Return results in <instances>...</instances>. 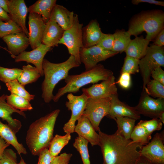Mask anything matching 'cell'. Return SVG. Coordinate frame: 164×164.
I'll list each match as a JSON object with an SVG mask.
<instances>
[{"mask_svg": "<svg viewBox=\"0 0 164 164\" xmlns=\"http://www.w3.org/2000/svg\"><path fill=\"white\" fill-rule=\"evenodd\" d=\"M71 139L70 134L68 133L63 136L56 135L53 137L48 148L51 155L53 157L57 155L63 148L68 144Z\"/></svg>", "mask_w": 164, "mask_h": 164, "instance_id": "cell-30", "label": "cell"}, {"mask_svg": "<svg viewBox=\"0 0 164 164\" xmlns=\"http://www.w3.org/2000/svg\"><path fill=\"white\" fill-rule=\"evenodd\" d=\"M56 109L32 122L26 137L27 145L32 154L39 155L41 151L48 148L53 136L54 127L60 112Z\"/></svg>", "mask_w": 164, "mask_h": 164, "instance_id": "cell-2", "label": "cell"}, {"mask_svg": "<svg viewBox=\"0 0 164 164\" xmlns=\"http://www.w3.org/2000/svg\"><path fill=\"white\" fill-rule=\"evenodd\" d=\"M16 154L12 149H6L0 160V164H17Z\"/></svg>", "mask_w": 164, "mask_h": 164, "instance_id": "cell-41", "label": "cell"}, {"mask_svg": "<svg viewBox=\"0 0 164 164\" xmlns=\"http://www.w3.org/2000/svg\"><path fill=\"white\" fill-rule=\"evenodd\" d=\"M136 164H150V163L146 159L141 156Z\"/></svg>", "mask_w": 164, "mask_h": 164, "instance_id": "cell-51", "label": "cell"}, {"mask_svg": "<svg viewBox=\"0 0 164 164\" xmlns=\"http://www.w3.org/2000/svg\"><path fill=\"white\" fill-rule=\"evenodd\" d=\"M74 132L87 140L92 146L99 145V135L94 129L89 120L82 115L77 120Z\"/></svg>", "mask_w": 164, "mask_h": 164, "instance_id": "cell-20", "label": "cell"}, {"mask_svg": "<svg viewBox=\"0 0 164 164\" xmlns=\"http://www.w3.org/2000/svg\"><path fill=\"white\" fill-rule=\"evenodd\" d=\"M7 95L3 94L0 96V118L3 121H5L8 125L16 134L21 129L22 124L20 121L13 118L12 114L14 113H17L25 118H26V115L23 112L15 109L7 103Z\"/></svg>", "mask_w": 164, "mask_h": 164, "instance_id": "cell-18", "label": "cell"}, {"mask_svg": "<svg viewBox=\"0 0 164 164\" xmlns=\"http://www.w3.org/2000/svg\"><path fill=\"white\" fill-rule=\"evenodd\" d=\"M139 60L126 56L120 71L121 74L127 73L131 75L139 72Z\"/></svg>", "mask_w": 164, "mask_h": 164, "instance_id": "cell-38", "label": "cell"}, {"mask_svg": "<svg viewBox=\"0 0 164 164\" xmlns=\"http://www.w3.org/2000/svg\"><path fill=\"white\" fill-rule=\"evenodd\" d=\"M164 67V48L152 44L148 46L145 55L139 63V71L142 79L143 91L151 80L152 71L157 67Z\"/></svg>", "mask_w": 164, "mask_h": 164, "instance_id": "cell-6", "label": "cell"}, {"mask_svg": "<svg viewBox=\"0 0 164 164\" xmlns=\"http://www.w3.org/2000/svg\"><path fill=\"white\" fill-rule=\"evenodd\" d=\"M8 90L11 94L24 97L30 101L34 99L35 95L30 94L22 85L17 80L5 83Z\"/></svg>", "mask_w": 164, "mask_h": 164, "instance_id": "cell-33", "label": "cell"}, {"mask_svg": "<svg viewBox=\"0 0 164 164\" xmlns=\"http://www.w3.org/2000/svg\"><path fill=\"white\" fill-rule=\"evenodd\" d=\"M56 2V0H38L28 8V12L29 13L40 15L46 23L50 20L51 12Z\"/></svg>", "mask_w": 164, "mask_h": 164, "instance_id": "cell-25", "label": "cell"}, {"mask_svg": "<svg viewBox=\"0 0 164 164\" xmlns=\"http://www.w3.org/2000/svg\"><path fill=\"white\" fill-rule=\"evenodd\" d=\"M118 83L123 89H129L131 85V75L127 73H121V76L116 83Z\"/></svg>", "mask_w": 164, "mask_h": 164, "instance_id": "cell-43", "label": "cell"}, {"mask_svg": "<svg viewBox=\"0 0 164 164\" xmlns=\"http://www.w3.org/2000/svg\"><path fill=\"white\" fill-rule=\"evenodd\" d=\"M80 65L75 57L71 55L66 61L60 63H54L43 59L42 67L44 78L41 84V96L46 103H49L53 100V90L57 84L66 78L70 69L77 67Z\"/></svg>", "mask_w": 164, "mask_h": 164, "instance_id": "cell-3", "label": "cell"}, {"mask_svg": "<svg viewBox=\"0 0 164 164\" xmlns=\"http://www.w3.org/2000/svg\"><path fill=\"white\" fill-rule=\"evenodd\" d=\"M151 135L149 134L144 128L139 123L135 126L131 134L130 139L133 142L145 145L149 142Z\"/></svg>", "mask_w": 164, "mask_h": 164, "instance_id": "cell-32", "label": "cell"}, {"mask_svg": "<svg viewBox=\"0 0 164 164\" xmlns=\"http://www.w3.org/2000/svg\"><path fill=\"white\" fill-rule=\"evenodd\" d=\"M99 25L96 19L92 20L82 29L83 47L88 48L96 45L103 34Z\"/></svg>", "mask_w": 164, "mask_h": 164, "instance_id": "cell-22", "label": "cell"}, {"mask_svg": "<svg viewBox=\"0 0 164 164\" xmlns=\"http://www.w3.org/2000/svg\"><path fill=\"white\" fill-rule=\"evenodd\" d=\"M146 2L156 5L164 6V2L155 0H132V3L134 5H137L140 3Z\"/></svg>", "mask_w": 164, "mask_h": 164, "instance_id": "cell-47", "label": "cell"}, {"mask_svg": "<svg viewBox=\"0 0 164 164\" xmlns=\"http://www.w3.org/2000/svg\"><path fill=\"white\" fill-rule=\"evenodd\" d=\"M2 39L13 58L25 51L30 45L28 37L23 32L10 34Z\"/></svg>", "mask_w": 164, "mask_h": 164, "instance_id": "cell-19", "label": "cell"}, {"mask_svg": "<svg viewBox=\"0 0 164 164\" xmlns=\"http://www.w3.org/2000/svg\"><path fill=\"white\" fill-rule=\"evenodd\" d=\"M0 7L9 13V10L7 4V0H0Z\"/></svg>", "mask_w": 164, "mask_h": 164, "instance_id": "cell-50", "label": "cell"}, {"mask_svg": "<svg viewBox=\"0 0 164 164\" xmlns=\"http://www.w3.org/2000/svg\"><path fill=\"white\" fill-rule=\"evenodd\" d=\"M115 120L118 127L115 133L126 139H130L136 120L128 117H117Z\"/></svg>", "mask_w": 164, "mask_h": 164, "instance_id": "cell-27", "label": "cell"}, {"mask_svg": "<svg viewBox=\"0 0 164 164\" xmlns=\"http://www.w3.org/2000/svg\"><path fill=\"white\" fill-rule=\"evenodd\" d=\"M74 19V14L63 6L56 4L51 12L49 20L56 22L64 30L69 29L73 26Z\"/></svg>", "mask_w": 164, "mask_h": 164, "instance_id": "cell-21", "label": "cell"}, {"mask_svg": "<svg viewBox=\"0 0 164 164\" xmlns=\"http://www.w3.org/2000/svg\"><path fill=\"white\" fill-rule=\"evenodd\" d=\"M1 88H2V86L0 84V90H1Z\"/></svg>", "mask_w": 164, "mask_h": 164, "instance_id": "cell-54", "label": "cell"}, {"mask_svg": "<svg viewBox=\"0 0 164 164\" xmlns=\"http://www.w3.org/2000/svg\"><path fill=\"white\" fill-rule=\"evenodd\" d=\"M114 42V36L113 34L103 33L96 45L104 50L112 51Z\"/></svg>", "mask_w": 164, "mask_h": 164, "instance_id": "cell-40", "label": "cell"}, {"mask_svg": "<svg viewBox=\"0 0 164 164\" xmlns=\"http://www.w3.org/2000/svg\"><path fill=\"white\" fill-rule=\"evenodd\" d=\"M37 164H50L54 157L50 154L48 148L44 149L40 152Z\"/></svg>", "mask_w": 164, "mask_h": 164, "instance_id": "cell-42", "label": "cell"}, {"mask_svg": "<svg viewBox=\"0 0 164 164\" xmlns=\"http://www.w3.org/2000/svg\"><path fill=\"white\" fill-rule=\"evenodd\" d=\"M22 72L17 80L22 86L36 82L41 76L35 67L28 64L22 67Z\"/></svg>", "mask_w": 164, "mask_h": 164, "instance_id": "cell-29", "label": "cell"}, {"mask_svg": "<svg viewBox=\"0 0 164 164\" xmlns=\"http://www.w3.org/2000/svg\"><path fill=\"white\" fill-rule=\"evenodd\" d=\"M149 96L157 98H164V85L154 80H151L144 90Z\"/></svg>", "mask_w": 164, "mask_h": 164, "instance_id": "cell-34", "label": "cell"}, {"mask_svg": "<svg viewBox=\"0 0 164 164\" xmlns=\"http://www.w3.org/2000/svg\"><path fill=\"white\" fill-rule=\"evenodd\" d=\"M23 32L21 28L13 21L11 19L7 22L0 21V38L8 35Z\"/></svg>", "mask_w": 164, "mask_h": 164, "instance_id": "cell-36", "label": "cell"}, {"mask_svg": "<svg viewBox=\"0 0 164 164\" xmlns=\"http://www.w3.org/2000/svg\"><path fill=\"white\" fill-rule=\"evenodd\" d=\"M164 131L157 133L151 140L143 146L140 150L141 156L150 164H164Z\"/></svg>", "mask_w": 164, "mask_h": 164, "instance_id": "cell-10", "label": "cell"}, {"mask_svg": "<svg viewBox=\"0 0 164 164\" xmlns=\"http://www.w3.org/2000/svg\"><path fill=\"white\" fill-rule=\"evenodd\" d=\"M111 97L99 99L88 98L85 109L82 115L90 121L96 131L100 128V123L108 114Z\"/></svg>", "mask_w": 164, "mask_h": 164, "instance_id": "cell-8", "label": "cell"}, {"mask_svg": "<svg viewBox=\"0 0 164 164\" xmlns=\"http://www.w3.org/2000/svg\"><path fill=\"white\" fill-rule=\"evenodd\" d=\"M112 75V71L105 68L101 64H97L92 69L80 74L68 75L64 79L66 85L58 90L53 100L55 102H57L62 96L67 93H76L86 85L97 83L100 81L107 79Z\"/></svg>", "mask_w": 164, "mask_h": 164, "instance_id": "cell-5", "label": "cell"}, {"mask_svg": "<svg viewBox=\"0 0 164 164\" xmlns=\"http://www.w3.org/2000/svg\"><path fill=\"white\" fill-rule=\"evenodd\" d=\"M9 14L11 19L17 23L28 37L26 19L28 9L24 0H7Z\"/></svg>", "mask_w": 164, "mask_h": 164, "instance_id": "cell-17", "label": "cell"}, {"mask_svg": "<svg viewBox=\"0 0 164 164\" xmlns=\"http://www.w3.org/2000/svg\"><path fill=\"white\" fill-rule=\"evenodd\" d=\"M115 77L112 75L99 84H94L87 88L81 89L88 98L99 99L106 98L118 94Z\"/></svg>", "mask_w": 164, "mask_h": 164, "instance_id": "cell-13", "label": "cell"}, {"mask_svg": "<svg viewBox=\"0 0 164 164\" xmlns=\"http://www.w3.org/2000/svg\"><path fill=\"white\" fill-rule=\"evenodd\" d=\"M67 98L68 101L66 102L65 105L68 110L71 111V114L63 129L64 132L70 134L74 132L75 122L82 115L88 98L84 93L79 96L70 93L67 94Z\"/></svg>", "mask_w": 164, "mask_h": 164, "instance_id": "cell-9", "label": "cell"}, {"mask_svg": "<svg viewBox=\"0 0 164 164\" xmlns=\"http://www.w3.org/2000/svg\"><path fill=\"white\" fill-rule=\"evenodd\" d=\"M158 118L161 121L162 124H164V112L162 113L160 115Z\"/></svg>", "mask_w": 164, "mask_h": 164, "instance_id": "cell-52", "label": "cell"}, {"mask_svg": "<svg viewBox=\"0 0 164 164\" xmlns=\"http://www.w3.org/2000/svg\"><path fill=\"white\" fill-rule=\"evenodd\" d=\"M164 26V13L161 10L142 11L134 16L130 20L128 31L135 37L145 32V38L151 41Z\"/></svg>", "mask_w": 164, "mask_h": 164, "instance_id": "cell-4", "label": "cell"}, {"mask_svg": "<svg viewBox=\"0 0 164 164\" xmlns=\"http://www.w3.org/2000/svg\"><path fill=\"white\" fill-rule=\"evenodd\" d=\"M11 19L9 14L0 7V21L6 22Z\"/></svg>", "mask_w": 164, "mask_h": 164, "instance_id": "cell-49", "label": "cell"}, {"mask_svg": "<svg viewBox=\"0 0 164 164\" xmlns=\"http://www.w3.org/2000/svg\"><path fill=\"white\" fill-rule=\"evenodd\" d=\"M138 123L144 128L150 135L155 131L160 130L162 128L163 124L158 118H152L149 120H141Z\"/></svg>", "mask_w": 164, "mask_h": 164, "instance_id": "cell-39", "label": "cell"}, {"mask_svg": "<svg viewBox=\"0 0 164 164\" xmlns=\"http://www.w3.org/2000/svg\"><path fill=\"white\" fill-rule=\"evenodd\" d=\"M154 44L159 46L164 45V29H162L155 37Z\"/></svg>", "mask_w": 164, "mask_h": 164, "instance_id": "cell-46", "label": "cell"}, {"mask_svg": "<svg viewBox=\"0 0 164 164\" xmlns=\"http://www.w3.org/2000/svg\"><path fill=\"white\" fill-rule=\"evenodd\" d=\"M118 53L104 50L96 45L88 48H81L80 57L81 63L84 65L85 71H87L94 68L98 62L104 61Z\"/></svg>", "mask_w": 164, "mask_h": 164, "instance_id": "cell-11", "label": "cell"}, {"mask_svg": "<svg viewBox=\"0 0 164 164\" xmlns=\"http://www.w3.org/2000/svg\"><path fill=\"white\" fill-rule=\"evenodd\" d=\"M17 164H26V163L24 159L21 157L19 162V163H17Z\"/></svg>", "mask_w": 164, "mask_h": 164, "instance_id": "cell-53", "label": "cell"}, {"mask_svg": "<svg viewBox=\"0 0 164 164\" xmlns=\"http://www.w3.org/2000/svg\"><path fill=\"white\" fill-rule=\"evenodd\" d=\"M52 50V48L42 43L32 51H25L13 58L15 61L17 63L25 61L33 64L38 69L41 76H42L44 75L42 64L44 57L48 52Z\"/></svg>", "mask_w": 164, "mask_h": 164, "instance_id": "cell-15", "label": "cell"}, {"mask_svg": "<svg viewBox=\"0 0 164 164\" xmlns=\"http://www.w3.org/2000/svg\"><path fill=\"white\" fill-rule=\"evenodd\" d=\"M150 41L143 36L131 39L125 52L126 56L140 60L145 54Z\"/></svg>", "mask_w": 164, "mask_h": 164, "instance_id": "cell-24", "label": "cell"}, {"mask_svg": "<svg viewBox=\"0 0 164 164\" xmlns=\"http://www.w3.org/2000/svg\"><path fill=\"white\" fill-rule=\"evenodd\" d=\"M151 76L153 80L164 85V71L161 67H157L152 71Z\"/></svg>", "mask_w": 164, "mask_h": 164, "instance_id": "cell-45", "label": "cell"}, {"mask_svg": "<svg viewBox=\"0 0 164 164\" xmlns=\"http://www.w3.org/2000/svg\"><path fill=\"white\" fill-rule=\"evenodd\" d=\"M22 71L18 68H9L0 66V80L6 83L17 80Z\"/></svg>", "mask_w": 164, "mask_h": 164, "instance_id": "cell-37", "label": "cell"}, {"mask_svg": "<svg viewBox=\"0 0 164 164\" xmlns=\"http://www.w3.org/2000/svg\"><path fill=\"white\" fill-rule=\"evenodd\" d=\"M114 42L112 51L119 53L125 52L131 39L127 31L117 30L114 33Z\"/></svg>", "mask_w": 164, "mask_h": 164, "instance_id": "cell-28", "label": "cell"}, {"mask_svg": "<svg viewBox=\"0 0 164 164\" xmlns=\"http://www.w3.org/2000/svg\"><path fill=\"white\" fill-rule=\"evenodd\" d=\"M28 24L29 32L28 37L31 48L33 50L42 43V39L46 23L39 14L30 13Z\"/></svg>", "mask_w": 164, "mask_h": 164, "instance_id": "cell-14", "label": "cell"}, {"mask_svg": "<svg viewBox=\"0 0 164 164\" xmlns=\"http://www.w3.org/2000/svg\"><path fill=\"white\" fill-rule=\"evenodd\" d=\"M6 100L9 104L22 112L30 111L33 108L28 100L13 94L7 95Z\"/></svg>", "mask_w": 164, "mask_h": 164, "instance_id": "cell-31", "label": "cell"}, {"mask_svg": "<svg viewBox=\"0 0 164 164\" xmlns=\"http://www.w3.org/2000/svg\"><path fill=\"white\" fill-rule=\"evenodd\" d=\"M99 145L103 164H136L140 156L142 146L115 133L108 135L98 130Z\"/></svg>", "mask_w": 164, "mask_h": 164, "instance_id": "cell-1", "label": "cell"}, {"mask_svg": "<svg viewBox=\"0 0 164 164\" xmlns=\"http://www.w3.org/2000/svg\"><path fill=\"white\" fill-rule=\"evenodd\" d=\"M15 134L7 124L3 123L0 121V136L12 145L19 155L22 154H26V149L22 143L18 142Z\"/></svg>", "mask_w": 164, "mask_h": 164, "instance_id": "cell-26", "label": "cell"}, {"mask_svg": "<svg viewBox=\"0 0 164 164\" xmlns=\"http://www.w3.org/2000/svg\"><path fill=\"white\" fill-rule=\"evenodd\" d=\"M72 154L64 152L54 158L50 164H69Z\"/></svg>", "mask_w": 164, "mask_h": 164, "instance_id": "cell-44", "label": "cell"}, {"mask_svg": "<svg viewBox=\"0 0 164 164\" xmlns=\"http://www.w3.org/2000/svg\"><path fill=\"white\" fill-rule=\"evenodd\" d=\"M64 31L56 22L49 20L46 24L42 43L51 48L57 46Z\"/></svg>", "mask_w": 164, "mask_h": 164, "instance_id": "cell-23", "label": "cell"}, {"mask_svg": "<svg viewBox=\"0 0 164 164\" xmlns=\"http://www.w3.org/2000/svg\"><path fill=\"white\" fill-rule=\"evenodd\" d=\"M83 25L80 23L78 15L74 14V22L73 26L68 29L64 31L63 36L59 44L65 45L69 53L74 56L80 64V51L83 47L82 38Z\"/></svg>", "mask_w": 164, "mask_h": 164, "instance_id": "cell-7", "label": "cell"}, {"mask_svg": "<svg viewBox=\"0 0 164 164\" xmlns=\"http://www.w3.org/2000/svg\"><path fill=\"white\" fill-rule=\"evenodd\" d=\"M110 109L107 117L115 120L117 117H128L137 120L139 119L141 115L132 107L121 101L118 95L111 97Z\"/></svg>", "mask_w": 164, "mask_h": 164, "instance_id": "cell-16", "label": "cell"}, {"mask_svg": "<svg viewBox=\"0 0 164 164\" xmlns=\"http://www.w3.org/2000/svg\"><path fill=\"white\" fill-rule=\"evenodd\" d=\"M134 108L140 115L158 118L164 112V99H154L143 91L138 103Z\"/></svg>", "mask_w": 164, "mask_h": 164, "instance_id": "cell-12", "label": "cell"}, {"mask_svg": "<svg viewBox=\"0 0 164 164\" xmlns=\"http://www.w3.org/2000/svg\"><path fill=\"white\" fill-rule=\"evenodd\" d=\"M88 142L83 138L78 136L75 139L73 146L79 152L83 164H91L88 149Z\"/></svg>", "mask_w": 164, "mask_h": 164, "instance_id": "cell-35", "label": "cell"}, {"mask_svg": "<svg viewBox=\"0 0 164 164\" xmlns=\"http://www.w3.org/2000/svg\"><path fill=\"white\" fill-rule=\"evenodd\" d=\"M9 145L10 144L0 136V160L3 155L5 150Z\"/></svg>", "mask_w": 164, "mask_h": 164, "instance_id": "cell-48", "label": "cell"}]
</instances>
